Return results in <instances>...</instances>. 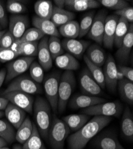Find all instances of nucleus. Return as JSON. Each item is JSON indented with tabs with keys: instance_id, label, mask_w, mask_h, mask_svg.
I'll return each mask as SVG.
<instances>
[{
	"instance_id": "nucleus-23",
	"label": "nucleus",
	"mask_w": 133,
	"mask_h": 149,
	"mask_svg": "<svg viewBox=\"0 0 133 149\" xmlns=\"http://www.w3.org/2000/svg\"><path fill=\"white\" fill-rule=\"evenodd\" d=\"M100 4L95 0H65V7L75 11H84L99 7Z\"/></svg>"
},
{
	"instance_id": "nucleus-33",
	"label": "nucleus",
	"mask_w": 133,
	"mask_h": 149,
	"mask_svg": "<svg viewBox=\"0 0 133 149\" xmlns=\"http://www.w3.org/2000/svg\"><path fill=\"white\" fill-rule=\"evenodd\" d=\"M23 149H47L43 143L38 130L33 123V131L30 137L23 144Z\"/></svg>"
},
{
	"instance_id": "nucleus-1",
	"label": "nucleus",
	"mask_w": 133,
	"mask_h": 149,
	"mask_svg": "<svg viewBox=\"0 0 133 149\" xmlns=\"http://www.w3.org/2000/svg\"><path fill=\"white\" fill-rule=\"evenodd\" d=\"M112 120L111 117L95 116L68 140L69 149H83L87 144Z\"/></svg>"
},
{
	"instance_id": "nucleus-56",
	"label": "nucleus",
	"mask_w": 133,
	"mask_h": 149,
	"mask_svg": "<svg viewBox=\"0 0 133 149\" xmlns=\"http://www.w3.org/2000/svg\"><path fill=\"white\" fill-rule=\"evenodd\" d=\"M0 149H10V148H9L8 147H1L0 148Z\"/></svg>"
},
{
	"instance_id": "nucleus-3",
	"label": "nucleus",
	"mask_w": 133,
	"mask_h": 149,
	"mask_svg": "<svg viewBox=\"0 0 133 149\" xmlns=\"http://www.w3.org/2000/svg\"><path fill=\"white\" fill-rule=\"evenodd\" d=\"M70 130L66 124L56 116L53 118L48 131V139L53 149H63Z\"/></svg>"
},
{
	"instance_id": "nucleus-31",
	"label": "nucleus",
	"mask_w": 133,
	"mask_h": 149,
	"mask_svg": "<svg viewBox=\"0 0 133 149\" xmlns=\"http://www.w3.org/2000/svg\"><path fill=\"white\" fill-rule=\"evenodd\" d=\"M58 31L60 35L67 39H75L79 36V24L77 21L71 20L60 26Z\"/></svg>"
},
{
	"instance_id": "nucleus-34",
	"label": "nucleus",
	"mask_w": 133,
	"mask_h": 149,
	"mask_svg": "<svg viewBox=\"0 0 133 149\" xmlns=\"http://www.w3.org/2000/svg\"><path fill=\"white\" fill-rule=\"evenodd\" d=\"M129 27V23L127 20L123 18H119L115 30L114 42V45L116 47L119 48L121 45L124 37L128 32Z\"/></svg>"
},
{
	"instance_id": "nucleus-6",
	"label": "nucleus",
	"mask_w": 133,
	"mask_h": 149,
	"mask_svg": "<svg viewBox=\"0 0 133 149\" xmlns=\"http://www.w3.org/2000/svg\"><path fill=\"white\" fill-rule=\"evenodd\" d=\"M40 85L26 76L16 78L12 81L4 93L20 91L28 94H35L41 92Z\"/></svg>"
},
{
	"instance_id": "nucleus-26",
	"label": "nucleus",
	"mask_w": 133,
	"mask_h": 149,
	"mask_svg": "<svg viewBox=\"0 0 133 149\" xmlns=\"http://www.w3.org/2000/svg\"><path fill=\"white\" fill-rule=\"evenodd\" d=\"M55 63L56 66L66 71L76 70L79 68L78 61L72 55L69 53L62 54L58 56L55 59Z\"/></svg>"
},
{
	"instance_id": "nucleus-37",
	"label": "nucleus",
	"mask_w": 133,
	"mask_h": 149,
	"mask_svg": "<svg viewBox=\"0 0 133 149\" xmlns=\"http://www.w3.org/2000/svg\"><path fill=\"white\" fill-rule=\"evenodd\" d=\"M44 36L45 35L37 28H31L28 29L21 38L16 41V42L18 44L27 42H37L38 40H41Z\"/></svg>"
},
{
	"instance_id": "nucleus-46",
	"label": "nucleus",
	"mask_w": 133,
	"mask_h": 149,
	"mask_svg": "<svg viewBox=\"0 0 133 149\" xmlns=\"http://www.w3.org/2000/svg\"><path fill=\"white\" fill-rule=\"evenodd\" d=\"M118 70L123 74L125 79L131 82L133 81V69L132 68L125 66H119L118 68Z\"/></svg>"
},
{
	"instance_id": "nucleus-16",
	"label": "nucleus",
	"mask_w": 133,
	"mask_h": 149,
	"mask_svg": "<svg viewBox=\"0 0 133 149\" xmlns=\"http://www.w3.org/2000/svg\"><path fill=\"white\" fill-rule=\"evenodd\" d=\"M90 44V42L88 41L67 38L65 39L62 42L63 48L68 52L70 54L78 58L82 57Z\"/></svg>"
},
{
	"instance_id": "nucleus-44",
	"label": "nucleus",
	"mask_w": 133,
	"mask_h": 149,
	"mask_svg": "<svg viewBox=\"0 0 133 149\" xmlns=\"http://www.w3.org/2000/svg\"><path fill=\"white\" fill-rule=\"evenodd\" d=\"M115 15L125 19L128 23H132L133 22V8L132 7L128 6L123 9L117 10L115 12Z\"/></svg>"
},
{
	"instance_id": "nucleus-42",
	"label": "nucleus",
	"mask_w": 133,
	"mask_h": 149,
	"mask_svg": "<svg viewBox=\"0 0 133 149\" xmlns=\"http://www.w3.org/2000/svg\"><path fill=\"white\" fill-rule=\"evenodd\" d=\"M98 1L106 8L116 11L129 6L128 3L124 0H100Z\"/></svg>"
},
{
	"instance_id": "nucleus-29",
	"label": "nucleus",
	"mask_w": 133,
	"mask_h": 149,
	"mask_svg": "<svg viewBox=\"0 0 133 149\" xmlns=\"http://www.w3.org/2000/svg\"><path fill=\"white\" fill-rule=\"evenodd\" d=\"M33 131V123L26 117L20 125L15 135V139L20 144H23L30 137Z\"/></svg>"
},
{
	"instance_id": "nucleus-9",
	"label": "nucleus",
	"mask_w": 133,
	"mask_h": 149,
	"mask_svg": "<svg viewBox=\"0 0 133 149\" xmlns=\"http://www.w3.org/2000/svg\"><path fill=\"white\" fill-rule=\"evenodd\" d=\"M4 98L11 103L19 107L26 112L32 113L33 106V98L31 95L20 91H11L3 93Z\"/></svg>"
},
{
	"instance_id": "nucleus-10",
	"label": "nucleus",
	"mask_w": 133,
	"mask_h": 149,
	"mask_svg": "<svg viewBox=\"0 0 133 149\" xmlns=\"http://www.w3.org/2000/svg\"><path fill=\"white\" fill-rule=\"evenodd\" d=\"M107 13L104 10L99 11L94 16L91 27L88 33V38L101 45L103 44L104 28Z\"/></svg>"
},
{
	"instance_id": "nucleus-49",
	"label": "nucleus",
	"mask_w": 133,
	"mask_h": 149,
	"mask_svg": "<svg viewBox=\"0 0 133 149\" xmlns=\"http://www.w3.org/2000/svg\"><path fill=\"white\" fill-rule=\"evenodd\" d=\"M8 101L6 98L4 97H0V110H5L7 104H8Z\"/></svg>"
},
{
	"instance_id": "nucleus-32",
	"label": "nucleus",
	"mask_w": 133,
	"mask_h": 149,
	"mask_svg": "<svg viewBox=\"0 0 133 149\" xmlns=\"http://www.w3.org/2000/svg\"><path fill=\"white\" fill-rule=\"evenodd\" d=\"M84 60L87 66V69L90 72L93 79L98 84V85L100 86V87L102 89L104 88L106 86L105 80L103 71L101 67L96 66L91 63L86 56V55L84 56Z\"/></svg>"
},
{
	"instance_id": "nucleus-35",
	"label": "nucleus",
	"mask_w": 133,
	"mask_h": 149,
	"mask_svg": "<svg viewBox=\"0 0 133 149\" xmlns=\"http://www.w3.org/2000/svg\"><path fill=\"white\" fill-rule=\"evenodd\" d=\"M17 47V53L19 55L24 57H32L37 56L38 54V42H27L18 44Z\"/></svg>"
},
{
	"instance_id": "nucleus-53",
	"label": "nucleus",
	"mask_w": 133,
	"mask_h": 149,
	"mask_svg": "<svg viewBox=\"0 0 133 149\" xmlns=\"http://www.w3.org/2000/svg\"><path fill=\"white\" fill-rule=\"evenodd\" d=\"M13 149H23L22 146L20 144H15L13 147Z\"/></svg>"
},
{
	"instance_id": "nucleus-51",
	"label": "nucleus",
	"mask_w": 133,
	"mask_h": 149,
	"mask_svg": "<svg viewBox=\"0 0 133 149\" xmlns=\"http://www.w3.org/2000/svg\"><path fill=\"white\" fill-rule=\"evenodd\" d=\"M117 78H118V82L125 78L124 75H123V74L118 70V72H117Z\"/></svg>"
},
{
	"instance_id": "nucleus-43",
	"label": "nucleus",
	"mask_w": 133,
	"mask_h": 149,
	"mask_svg": "<svg viewBox=\"0 0 133 149\" xmlns=\"http://www.w3.org/2000/svg\"><path fill=\"white\" fill-rule=\"evenodd\" d=\"M19 54L14 49L10 48H5L0 47V62L6 63L16 58Z\"/></svg>"
},
{
	"instance_id": "nucleus-57",
	"label": "nucleus",
	"mask_w": 133,
	"mask_h": 149,
	"mask_svg": "<svg viewBox=\"0 0 133 149\" xmlns=\"http://www.w3.org/2000/svg\"><path fill=\"white\" fill-rule=\"evenodd\" d=\"M1 29H2V27L1 25H0V31H1Z\"/></svg>"
},
{
	"instance_id": "nucleus-12",
	"label": "nucleus",
	"mask_w": 133,
	"mask_h": 149,
	"mask_svg": "<svg viewBox=\"0 0 133 149\" xmlns=\"http://www.w3.org/2000/svg\"><path fill=\"white\" fill-rule=\"evenodd\" d=\"M29 22L27 16L12 15L9 20V31L16 41L19 40L27 30Z\"/></svg>"
},
{
	"instance_id": "nucleus-39",
	"label": "nucleus",
	"mask_w": 133,
	"mask_h": 149,
	"mask_svg": "<svg viewBox=\"0 0 133 149\" xmlns=\"http://www.w3.org/2000/svg\"><path fill=\"white\" fill-rule=\"evenodd\" d=\"M94 11L87 13L83 16L79 24V38L86 36L88 34L93 22L94 17Z\"/></svg>"
},
{
	"instance_id": "nucleus-40",
	"label": "nucleus",
	"mask_w": 133,
	"mask_h": 149,
	"mask_svg": "<svg viewBox=\"0 0 133 149\" xmlns=\"http://www.w3.org/2000/svg\"><path fill=\"white\" fill-rule=\"evenodd\" d=\"M7 10L13 15H19L27 11V8L22 1L8 0L7 3Z\"/></svg>"
},
{
	"instance_id": "nucleus-14",
	"label": "nucleus",
	"mask_w": 133,
	"mask_h": 149,
	"mask_svg": "<svg viewBox=\"0 0 133 149\" xmlns=\"http://www.w3.org/2000/svg\"><path fill=\"white\" fill-rule=\"evenodd\" d=\"M80 85L84 93L96 96L102 93V88L98 85L88 69H84L80 75Z\"/></svg>"
},
{
	"instance_id": "nucleus-2",
	"label": "nucleus",
	"mask_w": 133,
	"mask_h": 149,
	"mask_svg": "<svg viewBox=\"0 0 133 149\" xmlns=\"http://www.w3.org/2000/svg\"><path fill=\"white\" fill-rule=\"evenodd\" d=\"M51 106L47 100L42 97H38L33 103V111L37 128L45 140L48 139V134L51 124Z\"/></svg>"
},
{
	"instance_id": "nucleus-50",
	"label": "nucleus",
	"mask_w": 133,
	"mask_h": 149,
	"mask_svg": "<svg viewBox=\"0 0 133 149\" xmlns=\"http://www.w3.org/2000/svg\"><path fill=\"white\" fill-rule=\"evenodd\" d=\"M56 7L59 8H64L65 7V0H54L53 1Z\"/></svg>"
},
{
	"instance_id": "nucleus-38",
	"label": "nucleus",
	"mask_w": 133,
	"mask_h": 149,
	"mask_svg": "<svg viewBox=\"0 0 133 149\" xmlns=\"http://www.w3.org/2000/svg\"><path fill=\"white\" fill-rule=\"evenodd\" d=\"M48 46L53 60L63 54L64 49L58 37L50 36L48 41Z\"/></svg>"
},
{
	"instance_id": "nucleus-18",
	"label": "nucleus",
	"mask_w": 133,
	"mask_h": 149,
	"mask_svg": "<svg viewBox=\"0 0 133 149\" xmlns=\"http://www.w3.org/2000/svg\"><path fill=\"white\" fill-rule=\"evenodd\" d=\"M48 36H44L38 45L37 55L39 64L45 71L50 70L53 66V59L48 48Z\"/></svg>"
},
{
	"instance_id": "nucleus-28",
	"label": "nucleus",
	"mask_w": 133,
	"mask_h": 149,
	"mask_svg": "<svg viewBox=\"0 0 133 149\" xmlns=\"http://www.w3.org/2000/svg\"><path fill=\"white\" fill-rule=\"evenodd\" d=\"M119 95L123 100L132 105L133 104V83L132 82L124 78L118 82Z\"/></svg>"
},
{
	"instance_id": "nucleus-36",
	"label": "nucleus",
	"mask_w": 133,
	"mask_h": 149,
	"mask_svg": "<svg viewBox=\"0 0 133 149\" xmlns=\"http://www.w3.org/2000/svg\"><path fill=\"white\" fill-rule=\"evenodd\" d=\"M15 131L10 124L4 120L0 119V137L7 143H12L15 140Z\"/></svg>"
},
{
	"instance_id": "nucleus-24",
	"label": "nucleus",
	"mask_w": 133,
	"mask_h": 149,
	"mask_svg": "<svg viewBox=\"0 0 133 149\" xmlns=\"http://www.w3.org/2000/svg\"><path fill=\"white\" fill-rule=\"evenodd\" d=\"M120 128L123 136L127 140L132 142L133 140V116L128 107L125 108L123 113Z\"/></svg>"
},
{
	"instance_id": "nucleus-4",
	"label": "nucleus",
	"mask_w": 133,
	"mask_h": 149,
	"mask_svg": "<svg viewBox=\"0 0 133 149\" xmlns=\"http://www.w3.org/2000/svg\"><path fill=\"white\" fill-rule=\"evenodd\" d=\"M75 78L73 72L65 71L60 78L58 93L57 111L62 113L66 106L75 86Z\"/></svg>"
},
{
	"instance_id": "nucleus-54",
	"label": "nucleus",
	"mask_w": 133,
	"mask_h": 149,
	"mask_svg": "<svg viewBox=\"0 0 133 149\" xmlns=\"http://www.w3.org/2000/svg\"><path fill=\"white\" fill-rule=\"evenodd\" d=\"M6 31H0V40H1L2 36L5 33Z\"/></svg>"
},
{
	"instance_id": "nucleus-47",
	"label": "nucleus",
	"mask_w": 133,
	"mask_h": 149,
	"mask_svg": "<svg viewBox=\"0 0 133 149\" xmlns=\"http://www.w3.org/2000/svg\"><path fill=\"white\" fill-rule=\"evenodd\" d=\"M8 24V18L6 10L2 3L0 1V25L2 28H6Z\"/></svg>"
},
{
	"instance_id": "nucleus-13",
	"label": "nucleus",
	"mask_w": 133,
	"mask_h": 149,
	"mask_svg": "<svg viewBox=\"0 0 133 149\" xmlns=\"http://www.w3.org/2000/svg\"><path fill=\"white\" fill-rule=\"evenodd\" d=\"M93 144L99 149H125L119 142L116 135L109 132L96 136Z\"/></svg>"
},
{
	"instance_id": "nucleus-52",
	"label": "nucleus",
	"mask_w": 133,
	"mask_h": 149,
	"mask_svg": "<svg viewBox=\"0 0 133 149\" xmlns=\"http://www.w3.org/2000/svg\"><path fill=\"white\" fill-rule=\"evenodd\" d=\"M7 145V143L2 138L0 137V148L3 147H6Z\"/></svg>"
},
{
	"instance_id": "nucleus-15",
	"label": "nucleus",
	"mask_w": 133,
	"mask_h": 149,
	"mask_svg": "<svg viewBox=\"0 0 133 149\" xmlns=\"http://www.w3.org/2000/svg\"><path fill=\"white\" fill-rule=\"evenodd\" d=\"M119 18L116 15H110L106 17L104 28L103 44L107 48L112 49L114 45L115 30Z\"/></svg>"
},
{
	"instance_id": "nucleus-25",
	"label": "nucleus",
	"mask_w": 133,
	"mask_h": 149,
	"mask_svg": "<svg viewBox=\"0 0 133 149\" xmlns=\"http://www.w3.org/2000/svg\"><path fill=\"white\" fill-rule=\"evenodd\" d=\"M90 116L85 114H72L65 116L62 120L66 124L70 131L76 132L88 122Z\"/></svg>"
},
{
	"instance_id": "nucleus-30",
	"label": "nucleus",
	"mask_w": 133,
	"mask_h": 149,
	"mask_svg": "<svg viewBox=\"0 0 133 149\" xmlns=\"http://www.w3.org/2000/svg\"><path fill=\"white\" fill-rule=\"evenodd\" d=\"M53 7L52 2L50 0H38L35 4L34 10L37 16L50 20Z\"/></svg>"
},
{
	"instance_id": "nucleus-17",
	"label": "nucleus",
	"mask_w": 133,
	"mask_h": 149,
	"mask_svg": "<svg viewBox=\"0 0 133 149\" xmlns=\"http://www.w3.org/2000/svg\"><path fill=\"white\" fill-rule=\"evenodd\" d=\"M104 102H106V100L102 97L90 95H78L72 98L70 106L74 109H86Z\"/></svg>"
},
{
	"instance_id": "nucleus-21",
	"label": "nucleus",
	"mask_w": 133,
	"mask_h": 149,
	"mask_svg": "<svg viewBox=\"0 0 133 149\" xmlns=\"http://www.w3.org/2000/svg\"><path fill=\"white\" fill-rule=\"evenodd\" d=\"M32 24L34 28H37L45 35L50 36H60V33L54 24L48 19L40 18L38 16H33L32 18Z\"/></svg>"
},
{
	"instance_id": "nucleus-5",
	"label": "nucleus",
	"mask_w": 133,
	"mask_h": 149,
	"mask_svg": "<svg viewBox=\"0 0 133 149\" xmlns=\"http://www.w3.org/2000/svg\"><path fill=\"white\" fill-rule=\"evenodd\" d=\"M123 111V105L118 101L104 102L81 110L83 114L88 116H119Z\"/></svg>"
},
{
	"instance_id": "nucleus-45",
	"label": "nucleus",
	"mask_w": 133,
	"mask_h": 149,
	"mask_svg": "<svg viewBox=\"0 0 133 149\" xmlns=\"http://www.w3.org/2000/svg\"><path fill=\"white\" fill-rule=\"evenodd\" d=\"M16 41L14 36L10 32H6L2 36L0 40V47L5 48H10L14 43Z\"/></svg>"
},
{
	"instance_id": "nucleus-22",
	"label": "nucleus",
	"mask_w": 133,
	"mask_h": 149,
	"mask_svg": "<svg viewBox=\"0 0 133 149\" xmlns=\"http://www.w3.org/2000/svg\"><path fill=\"white\" fill-rule=\"evenodd\" d=\"M86 56L91 63L99 67L104 64L107 58L104 49L96 44L91 45L88 47Z\"/></svg>"
},
{
	"instance_id": "nucleus-8",
	"label": "nucleus",
	"mask_w": 133,
	"mask_h": 149,
	"mask_svg": "<svg viewBox=\"0 0 133 149\" xmlns=\"http://www.w3.org/2000/svg\"><path fill=\"white\" fill-rule=\"evenodd\" d=\"M34 59V57H32L23 56L9 63L6 69L7 73L5 79L6 82H9L26 72L29 69Z\"/></svg>"
},
{
	"instance_id": "nucleus-41",
	"label": "nucleus",
	"mask_w": 133,
	"mask_h": 149,
	"mask_svg": "<svg viewBox=\"0 0 133 149\" xmlns=\"http://www.w3.org/2000/svg\"><path fill=\"white\" fill-rule=\"evenodd\" d=\"M29 73L31 79L37 83H42L44 80V69L39 63L33 61L29 67Z\"/></svg>"
},
{
	"instance_id": "nucleus-48",
	"label": "nucleus",
	"mask_w": 133,
	"mask_h": 149,
	"mask_svg": "<svg viewBox=\"0 0 133 149\" xmlns=\"http://www.w3.org/2000/svg\"><path fill=\"white\" fill-rule=\"evenodd\" d=\"M6 69L4 68L0 70V88H1V86H2L6 79Z\"/></svg>"
},
{
	"instance_id": "nucleus-20",
	"label": "nucleus",
	"mask_w": 133,
	"mask_h": 149,
	"mask_svg": "<svg viewBox=\"0 0 133 149\" xmlns=\"http://www.w3.org/2000/svg\"><path fill=\"white\" fill-rule=\"evenodd\" d=\"M4 113L8 122L17 130L26 118V111L11 103L7 104Z\"/></svg>"
},
{
	"instance_id": "nucleus-19",
	"label": "nucleus",
	"mask_w": 133,
	"mask_h": 149,
	"mask_svg": "<svg viewBox=\"0 0 133 149\" xmlns=\"http://www.w3.org/2000/svg\"><path fill=\"white\" fill-rule=\"evenodd\" d=\"M133 46V26L130 25L127 33L116 53V57L120 63H126L128 61L131 48Z\"/></svg>"
},
{
	"instance_id": "nucleus-11",
	"label": "nucleus",
	"mask_w": 133,
	"mask_h": 149,
	"mask_svg": "<svg viewBox=\"0 0 133 149\" xmlns=\"http://www.w3.org/2000/svg\"><path fill=\"white\" fill-rule=\"evenodd\" d=\"M104 65V66L103 71L106 86L110 92L114 93L116 91L118 84V67L113 56L109 55Z\"/></svg>"
},
{
	"instance_id": "nucleus-55",
	"label": "nucleus",
	"mask_w": 133,
	"mask_h": 149,
	"mask_svg": "<svg viewBox=\"0 0 133 149\" xmlns=\"http://www.w3.org/2000/svg\"><path fill=\"white\" fill-rule=\"evenodd\" d=\"M4 115V113L3 112V111H2L1 110H0V118H2Z\"/></svg>"
},
{
	"instance_id": "nucleus-27",
	"label": "nucleus",
	"mask_w": 133,
	"mask_h": 149,
	"mask_svg": "<svg viewBox=\"0 0 133 149\" xmlns=\"http://www.w3.org/2000/svg\"><path fill=\"white\" fill-rule=\"evenodd\" d=\"M75 18V14L64 8L53 7L50 20L56 27H60L63 24L71 21Z\"/></svg>"
},
{
	"instance_id": "nucleus-7",
	"label": "nucleus",
	"mask_w": 133,
	"mask_h": 149,
	"mask_svg": "<svg viewBox=\"0 0 133 149\" xmlns=\"http://www.w3.org/2000/svg\"><path fill=\"white\" fill-rule=\"evenodd\" d=\"M60 76L57 73H53L47 76L44 82V89L52 109L54 113L57 112L58 109V93Z\"/></svg>"
}]
</instances>
